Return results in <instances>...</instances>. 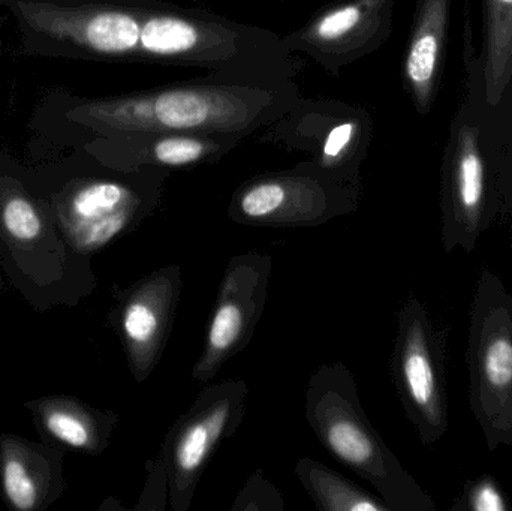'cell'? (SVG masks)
<instances>
[{
	"label": "cell",
	"instance_id": "6da1fadb",
	"mask_svg": "<svg viewBox=\"0 0 512 511\" xmlns=\"http://www.w3.org/2000/svg\"><path fill=\"white\" fill-rule=\"evenodd\" d=\"M298 98L294 80L212 72L125 95L74 99L65 117L89 135L177 131L246 138L280 119Z\"/></svg>",
	"mask_w": 512,
	"mask_h": 511
},
{
	"label": "cell",
	"instance_id": "7a4b0ae2",
	"mask_svg": "<svg viewBox=\"0 0 512 511\" xmlns=\"http://www.w3.org/2000/svg\"><path fill=\"white\" fill-rule=\"evenodd\" d=\"M138 63L259 80H294L298 72L277 33L165 0H152L147 6Z\"/></svg>",
	"mask_w": 512,
	"mask_h": 511
},
{
	"label": "cell",
	"instance_id": "3957f363",
	"mask_svg": "<svg viewBox=\"0 0 512 511\" xmlns=\"http://www.w3.org/2000/svg\"><path fill=\"white\" fill-rule=\"evenodd\" d=\"M466 72V71H465ZM511 138L487 113L474 77L448 128L441 165V240L447 254L475 251L504 209L499 167Z\"/></svg>",
	"mask_w": 512,
	"mask_h": 511
},
{
	"label": "cell",
	"instance_id": "277c9868",
	"mask_svg": "<svg viewBox=\"0 0 512 511\" xmlns=\"http://www.w3.org/2000/svg\"><path fill=\"white\" fill-rule=\"evenodd\" d=\"M304 416L319 443L366 480L391 511H435L432 497L388 449L367 419L348 366L327 363L307 384Z\"/></svg>",
	"mask_w": 512,
	"mask_h": 511
},
{
	"label": "cell",
	"instance_id": "5b68a950",
	"mask_svg": "<svg viewBox=\"0 0 512 511\" xmlns=\"http://www.w3.org/2000/svg\"><path fill=\"white\" fill-rule=\"evenodd\" d=\"M32 56L138 63L141 27L152 0H5Z\"/></svg>",
	"mask_w": 512,
	"mask_h": 511
},
{
	"label": "cell",
	"instance_id": "8992f818",
	"mask_svg": "<svg viewBox=\"0 0 512 511\" xmlns=\"http://www.w3.org/2000/svg\"><path fill=\"white\" fill-rule=\"evenodd\" d=\"M469 404L487 449L512 446V296L492 270H483L471 305Z\"/></svg>",
	"mask_w": 512,
	"mask_h": 511
},
{
	"label": "cell",
	"instance_id": "52a82bcc",
	"mask_svg": "<svg viewBox=\"0 0 512 511\" xmlns=\"http://www.w3.org/2000/svg\"><path fill=\"white\" fill-rule=\"evenodd\" d=\"M375 137L366 108L333 98H298L265 126L262 143L307 155L298 167L339 185L361 188V167Z\"/></svg>",
	"mask_w": 512,
	"mask_h": 511
},
{
	"label": "cell",
	"instance_id": "ba28073f",
	"mask_svg": "<svg viewBox=\"0 0 512 511\" xmlns=\"http://www.w3.org/2000/svg\"><path fill=\"white\" fill-rule=\"evenodd\" d=\"M248 395V384L240 378L210 384L171 426L159 458L167 468L168 501L174 511L191 507L216 450L242 425Z\"/></svg>",
	"mask_w": 512,
	"mask_h": 511
},
{
	"label": "cell",
	"instance_id": "9c48e42d",
	"mask_svg": "<svg viewBox=\"0 0 512 511\" xmlns=\"http://www.w3.org/2000/svg\"><path fill=\"white\" fill-rule=\"evenodd\" d=\"M391 377L421 443L432 446L442 440L448 431L444 342L414 294L403 302L397 317Z\"/></svg>",
	"mask_w": 512,
	"mask_h": 511
},
{
	"label": "cell",
	"instance_id": "30bf717a",
	"mask_svg": "<svg viewBox=\"0 0 512 511\" xmlns=\"http://www.w3.org/2000/svg\"><path fill=\"white\" fill-rule=\"evenodd\" d=\"M361 191L295 165L242 183L231 198L228 218L249 227H318L355 213Z\"/></svg>",
	"mask_w": 512,
	"mask_h": 511
},
{
	"label": "cell",
	"instance_id": "8fae6325",
	"mask_svg": "<svg viewBox=\"0 0 512 511\" xmlns=\"http://www.w3.org/2000/svg\"><path fill=\"white\" fill-rule=\"evenodd\" d=\"M171 171L161 168L119 170L87 177L65 198V219L75 245L96 251L152 215L162 201Z\"/></svg>",
	"mask_w": 512,
	"mask_h": 511
},
{
	"label": "cell",
	"instance_id": "7c38bea8",
	"mask_svg": "<svg viewBox=\"0 0 512 511\" xmlns=\"http://www.w3.org/2000/svg\"><path fill=\"white\" fill-rule=\"evenodd\" d=\"M271 267L270 255L261 252L231 258L219 285L192 380L210 383L233 357L248 347L267 303Z\"/></svg>",
	"mask_w": 512,
	"mask_h": 511
},
{
	"label": "cell",
	"instance_id": "4fadbf2b",
	"mask_svg": "<svg viewBox=\"0 0 512 511\" xmlns=\"http://www.w3.org/2000/svg\"><path fill=\"white\" fill-rule=\"evenodd\" d=\"M394 5L396 0H336L282 36L283 44L340 77L343 68L387 44L393 33Z\"/></svg>",
	"mask_w": 512,
	"mask_h": 511
},
{
	"label": "cell",
	"instance_id": "5bb4252c",
	"mask_svg": "<svg viewBox=\"0 0 512 511\" xmlns=\"http://www.w3.org/2000/svg\"><path fill=\"white\" fill-rule=\"evenodd\" d=\"M84 150L99 164L119 170H191L215 164L245 138L203 132L129 131L89 135Z\"/></svg>",
	"mask_w": 512,
	"mask_h": 511
},
{
	"label": "cell",
	"instance_id": "9a60e30c",
	"mask_svg": "<svg viewBox=\"0 0 512 511\" xmlns=\"http://www.w3.org/2000/svg\"><path fill=\"white\" fill-rule=\"evenodd\" d=\"M182 269L176 264L144 276L123 297L117 324L129 366L143 383L161 362L183 291Z\"/></svg>",
	"mask_w": 512,
	"mask_h": 511
},
{
	"label": "cell",
	"instance_id": "2e32d148",
	"mask_svg": "<svg viewBox=\"0 0 512 511\" xmlns=\"http://www.w3.org/2000/svg\"><path fill=\"white\" fill-rule=\"evenodd\" d=\"M481 41L472 29L471 5H463V62L474 77L487 113L512 140V0H480Z\"/></svg>",
	"mask_w": 512,
	"mask_h": 511
},
{
	"label": "cell",
	"instance_id": "e0dca14e",
	"mask_svg": "<svg viewBox=\"0 0 512 511\" xmlns=\"http://www.w3.org/2000/svg\"><path fill=\"white\" fill-rule=\"evenodd\" d=\"M453 0H417L402 60L403 90L427 116L441 92L447 66Z\"/></svg>",
	"mask_w": 512,
	"mask_h": 511
},
{
	"label": "cell",
	"instance_id": "ac0fdd59",
	"mask_svg": "<svg viewBox=\"0 0 512 511\" xmlns=\"http://www.w3.org/2000/svg\"><path fill=\"white\" fill-rule=\"evenodd\" d=\"M294 473L318 510L391 511L381 497L370 494L321 462L301 458Z\"/></svg>",
	"mask_w": 512,
	"mask_h": 511
},
{
	"label": "cell",
	"instance_id": "d6986e66",
	"mask_svg": "<svg viewBox=\"0 0 512 511\" xmlns=\"http://www.w3.org/2000/svg\"><path fill=\"white\" fill-rule=\"evenodd\" d=\"M45 426L56 440L74 449H92L98 444V426L84 414L71 410L51 411L45 416Z\"/></svg>",
	"mask_w": 512,
	"mask_h": 511
},
{
	"label": "cell",
	"instance_id": "ffe728a7",
	"mask_svg": "<svg viewBox=\"0 0 512 511\" xmlns=\"http://www.w3.org/2000/svg\"><path fill=\"white\" fill-rule=\"evenodd\" d=\"M0 218L5 230L21 242L35 239L42 230L38 209L30 198L20 191H9L5 195L0 207Z\"/></svg>",
	"mask_w": 512,
	"mask_h": 511
},
{
	"label": "cell",
	"instance_id": "44dd1931",
	"mask_svg": "<svg viewBox=\"0 0 512 511\" xmlns=\"http://www.w3.org/2000/svg\"><path fill=\"white\" fill-rule=\"evenodd\" d=\"M454 511H512V504L492 474L469 480L462 495L451 507Z\"/></svg>",
	"mask_w": 512,
	"mask_h": 511
},
{
	"label": "cell",
	"instance_id": "7402d4cb",
	"mask_svg": "<svg viewBox=\"0 0 512 511\" xmlns=\"http://www.w3.org/2000/svg\"><path fill=\"white\" fill-rule=\"evenodd\" d=\"M3 491L9 503L17 510L29 511L35 509L38 501V488L26 465L20 459L9 458L3 464Z\"/></svg>",
	"mask_w": 512,
	"mask_h": 511
},
{
	"label": "cell",
	"instance_id": "603a6c76",
	"mask_svg": "<svg viewBox=\"0 0 512 511\" xmlns=\"http://www.w3.org/2000/svg\"><path fill=\"white\" fill-rule=\"evenodd\" d=\"M283 509H285V504H283L282 494L277 491L276 486L268 483L261 473L251 476L233 506V510L245 511H279Z\"/></svg>",
	"mask_w": 512,
	"mask_h": 511
},
{
	"label": "cell",
	"instance_id": "cb8c5ba5",
	"mask_svg": "<svg viewBox=\"0 0 512 511\" xmlns=\"http://www.w3.org/2000/svg\"><path fill=\"white\" fill-rule=\"evenodd\" d=\"M499 189H501L504 210L512 215V141L505 147L499 167Z\"/></svg>",
	"mask_w": 512,
	"mask_h": 511
},
{
	"label": "cell",
	"instance_id": "d4e9b609",
	"mask_svg": "<svg viewBox=\"0 0 512 511\" xmlns=\"http://www.w3.org/2000/svg\"><path fill=\"white\" fill-rule=\"evenodd\" d=\"M510 248H511V252H512V237H511V242H510Z\"/></svg>",
	"mask_w": 512,
	"mask_h": 511
}]
</instances>
